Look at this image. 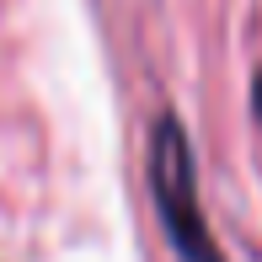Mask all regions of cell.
<instances>
[{
    "label": "cell",
    "instance_id": "6da1fadb",
    "mask_svg": "<svg viewBox=\"0 0 262 262\" xmlns=\"http://www.w3.org/2000/svg\"><path fill=\"white\" fill-rule=\"evenodd\" d=\"M150 187H156V209L166 225V241L177 246L182 262H225L209 235L204 204H198V161L193 139L177 118H161L150 134Z\"/></svg>",
    "mask_w": 262,
    "mask_h": 262
},
{
    "label": "cell",
    "instance_id": "7a4b0ae2",
    "mask_svg": "<svg viewBox=\"0 0 262 262\" xmlns=\"http://www.w3.org/2000/svg\"><path fill=\"white\" fill-rule=\"evenodd\" d=\"M252 107H257V118H262V75H257V91H252Z\"/></svg>",
    "mask_w": 262,
    "mask_h": 262
}]
</instances>
